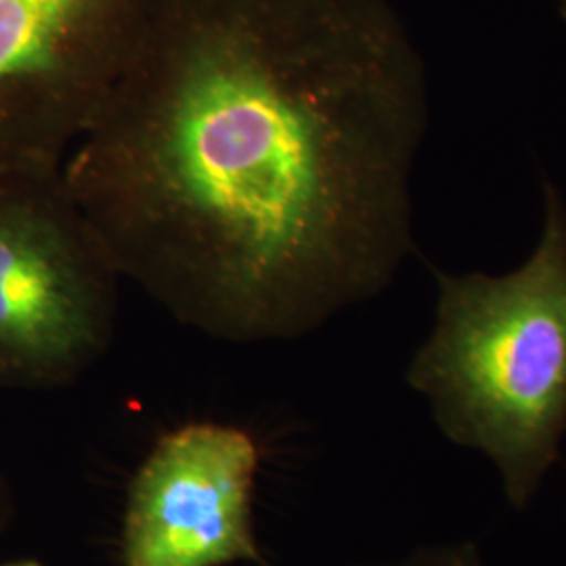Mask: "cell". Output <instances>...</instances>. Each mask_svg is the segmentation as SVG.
I'll return each instance as SVG.
<instances>
[{
  "label": "cell",
  "mask_w": 566,
  "mask_h": 566,
  "mask_svg": "<svg viewBox=\"0 0 566 566\" xmlns=\"http://www.w3.org/2000/svg\"><path fill=\"white\" fill-rule=\"evenodd\" d=\"M0 566H44L39 558H15V560H7Z\"/></svg>",
  "instance_id": "obj_8"
},
{
  "label": "cell",
  "mask_w": 566,
  "mask_h": 566,
  "mask_svg": "<svg viewBox=\"0 0 566 566\" xmlns=\"http://www.w3.org/2000/svg\"><path fill=\"white\" fill-rule=\"evenodd\" d=\"M158 0H0V170L57 172Z\"/></svg>",
  "instance_id": "obj_4"
},
{
  "label": "cell",
  "mask_w": 566,
  "mask_h": 566,
  "mask_svg": "<svg viewBox=\"0 0 566 566\" xmlns=\"http://www.w3.org/2000/svg\"><path fill=\"white\" fill-rule=\"evenodd\" d=\"M122 280L61 170H0V388L84 376L114 340Z\"/></svg>",
  "instance_id": "obj_3"
},
{
  "label": "cell",
  "mask_w": 566,
  "mask_h": 566,
  "mask_svg": "<svg viewBox=\"0 0 566 566\" xmlns=\"http://www.w3.org/2000/svg\"><path fill=\"white\" fill-rule=\"evenodd\" d=\"M428 109L382 0H158L61 175L175 319L296 340L413 254Z\"/></svg>",
  "instance_id": "obj_1"
},
{
  "label": "cell",
  "mask_w": 566,
  "mask_h": 566,
  "mask_svg": "<svg viewBox=\"0 0 566 566\" xmlns=\"http://www.w3.org/2000/svg\"><path fill=\"white\" fill-rule=\"evenodd\" d=\"M13 514H15L13 489L9 485V481L0 474V535L7 531V526L11 525Z\"/></svg>",
  "instance_id": "obj_7"
},
{
  "label": "cell",
  "mask_w": 566,
  "mask_h": 566,
  "mask_svg": "<svg viewBox=\"0 0 566 566\" xmlns=\"http://www.w3.org/2000/svg\"><path fill=\"white\" fill-rule=\"evenodd\" d=\"M437 311L407 367L453 446L493 465L507 504L526 510L566 434V200L544 179V229L504 275L434 269Z\"/></svg>",
  "instance_id": "obj_2"
},
{
  "label": "cell",
  "mask_w": 566,
  "mask_h": 566,
  "mask_svg": "<svg viewBox=\"0 0 566 566\" xmlns=\"http://www.w3.org/2000/svg\"><path fill=\"white\" fill-rule=\"evenodd\" d=\"M259 468L261 447L240 426L168 430L126 491L120 566L263 563L252 510Z\"/></svg>",
  "instance_id": "obj_5"
},
{
  "label": "cell",
  "mask_w": 566,
  "mask_h": 566,
  "mask_svg": "<svg viewBox=\"0 0 566 566\" xmlns=\"http://www.w3.org/2000/svg\"><path fill=\"white\" fill-rule=\"evenodd\" d=\"M359 566H486L483 549L474 542L434 544L405 554L401 558Z\"/></svg>",
  "instance_id": "obj_6"
}]
</instances>
